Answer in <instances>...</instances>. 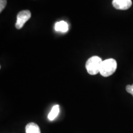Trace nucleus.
I'll list each match as a JSON object with an SVG mask.
<instances>
[{
  "instance_id": "nucleus-5",
  "label": "nucleus",
  "mask_w": 133,
  "mask_h": 133,
  "mask_svg": "<svg viewBox=\"0 0 133 133\" xmlns=\"http://www.w3.org/2000/svg\"><path fill=\"white\" fill-rule=\"evenodd\" d=\"M26 133H41L40 129L38 124L35 123H29L25 127Z\"/></svg>"
},
{
  "instance_id": "nucleus-1",
  "label": "nucleus",
  "mask_w": 133,
  "mask_h": 133,
  "mask_svg": "<svg viewBox=\"0 0 133 133\" xmlns=\"http://www.w3.org/2000/svg\"><path fill=\"white\" fill-rule=\"evenodd\" d=\"M117 69V62L114 59H109L103 61L101 64L100 74L104 77L112 75Z\"/></svg>"
},
{
  "instance_id": "nucleus-4",
  "label": "nucleus",
  "mask_w": 133,
  "mask_h": 133,
  "mask_svg": "<svg viewBox=\"0 0 133 133\" xmlns=\"http://www.w3.org/2000/svg\"><path fill=\"white\" fill-rule=\"evenodd\" d=\"M113 6L116 9L127 10L132 6L131 0H113Z\"/></svg>"
},
{
  "instance_id": "nucleus-6",
  "label": "nucleus",
  "mask_w": 133,
  "mask_h": 133,
  "mask_svg": "<svg viewBox=\"0 0 133 133\" xmlns=\"http://www.w3.org/2000/svg\"><path fill=\"white\" fill-rule=\"evenodd\" d=\"M55 29L57 31L66 32V31H68V24L64 21H61L59 22H57L55 25Z\"/></svg>"
},
{
  "instance_id": "nucleus-7",
  "label": "nucleus",
  "mask_w": 133,
  "mask_h": 133,
  "mask_svg": "<svg viewBox=\"0 0 133 133\" xmlns=\"http://www.w3.org/2000/svg\"><path fill=\"white\" fill-rule=\"evenodd\" d=\"M59 113V105H56L54 107H52V110L51 112H49V115H48V119L49 120L52 121L57 117L58 114Z\"/></svg>"
},
{
  "instance_id": "nucleus-2",
  "label": "nucleus",
  "mask_w": 133,
  "mask_h": 133,
  "mask_svg": "<svg viewBox=\"0 0 133 133\" xmlns=\"http://www.w3.org/2000/svg\"><path fill=\"white\" fill-rule=\"evenodd\" d=\"M103 61L98 56H92L86 62V69L88 73L91 75H95L100 73L101 64Z\"/></svg>"
},
{
  "instance_id": "nucleus-8",
  "label": "nucleus",
  "mask_w": 133,
  "mask_h": 133,
  "mask_svg": "<svg viewBox=\"0 0 133 133\" xmlns=\"http://www.w3.org/2000/svg\"><path fill=\"white\" fill-rule=\"evenodd\" d=\"M7 4V0H0V12H2L3 10L6 7Z\"/></svg>"
},
{
  "instance_id": "nucleus-9",
  "label": "nucleus",
  "mask_w": 133,
  "mask_h": 133,
  "mask_svg": "<svg viewBox=\"0 0 133 133\" xmlns=\"http://www.w3.org/2000/svg\"><path fill=\"white\" fill-rule=\"evenodd\" d=\"M126 90L129 94H132L133 96V84L132 85H128L126 87Z\"/></svg>"
},
{
  "instance_id": "nucleus-3",
  "label": "nucleus",
  "mask_w": 133,
  "mask_h": 133,
  "mask_svg": "<svg viewBox=\"0 0 133 133\" xmlns=\"http://www.w3.org/2000/svg\"><path fill=\"white\" fill-rule=\"evenodd\" d=\"M31 17V12L29 10H24L19 12L17 16V21L16 23V28L17 29H21L23 27L26 21Z\"/></svg>"
}]
</instances>
